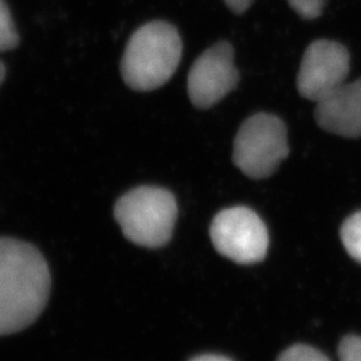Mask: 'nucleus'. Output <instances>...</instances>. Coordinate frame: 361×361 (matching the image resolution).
<instances>
[{"label": "nucleus", "instance_id": "1a4fd4ad", "mask_svg": "<svg viewBox=\"0 0 361 361\" xmlns=\"http://www.w3.org/2000/svg\"><path fill=\"white\" fill-rule=\"evenodd\" d=\"M340 237L349 256L361 264V210L344 221Z\"/></svg>", "mask_w": 361, "mask_h": 361}, {"label": "nucleus", "instance_id": "6e6552de", "mask_svg": "<svg viewBox=\"0 0 361 361\" xmlns=\"http://www.w3.org/2000/svg\"><path fill=\"white\" fill-rule=\"evenodd\" d=\"M319 126L344 138L361 137V79L344 83L316 102Z\"/></svg>", "mask_w": 361, "mask_h": 361}, {"label": "nucleus", "instance_id": "f257e3e1", "mask_svg": "<svg viewBox=\"0 0 361 361\" xmlns=\"http://www.w3.org/2000/svg\"><path fill=\"white\" fill-rule=\"evenodd\" d=\"M50 290L51 273L38 247L0 237V336L18 334L35 323Z\"/></svg>", "mask_w": 361, "mask_h": 361}, {"label": "nucleus", "instance_id": "9b49d317", "mask_svg": "<svg viewBox=\"0 0 361 361\" xmlns=\"http://www.w3.org/2000/svg\"><path fill=\"white\" fill-rule=\"evenodd\" d=\"M277 361H329L319 349L310 345H293L284 350Z\"/></svg>", "mask_w": 361, "mask_h": 361}, {"label": "nucleus", "instance_id": "ddd939ff", "mask_svg": "<svg viewBox=\"0 0 361 361\" xmlns=\"http://www.w3.org/2000/svg\"><path fill=\"white\" fill-rule=\"evenodd\" d=\"M340 361H361L360 336H345L338 345Z\"/></svg>", "mask_w": 361, "mask_h": 361}, {"label": "nucleus", "instance_id": "7ed1b4c3", "mask_svg": "<svg viewBox=\"0 0 361 361\" xmlns=\"http://www.w3.org/2000/svg\"><path fill=\"white\" fill-rule=\"evenodd\" d=\"M178 207L169 190L141 186L116 201L114 217L125 237L135 245H166L174 231Z\"/></svg>", "mask_w": 361, "mask_h": 361}, {"label": "nucleus", "instance_id": "dca6fc26", "mask_svg": "<svg viewBox=\"0 0 361 361\" xmlns=\"http://www.w3.org/2000/svg\"><path fill=\"white\" fill-rule=\"evenodd\" d=\"M4 78H6V66L0 61V85L3 83Z\"/></svg>", "mask_w": 361, "mask_h": 361}, {"label": "nucleus", "instance_id": "20e7f679", "mask_svg": "<svg viewBox=\"0 0 361 361\" xmlns=\"http://www.w3.org/2000/svg\"><path fill=\"white\" fill-rule=\"evenodd\" d=\"M288 154L286 128L273 114L258 113L247 118L234 140L233 162L255 180L271 177Z\"/></svg>", "mask_w": 361, "mask_h": 361}, {"label": "nucleus", "instance_id": "2eb2a0df", "mask_svg": "<svg viewBox=\"0 0 361 361\" xmlns=\"http://www.w3.org/2000/svg\"><path fill=\"white\" fill-rule=\"evenodd\" d=\"M189 361H233L225 356H221V355H201V356H197L192 360Z\"/></svg>", "mask_w": 361, "mask_h": 361}, {"label": "nucleus", "instance_id": "f8f14e48", "mask_svg": "<svg viewBox=\"0 0 361 361\" xmlns=\"http://www.w3.org/2000/svg\"><path fill=\"white\" fill-rule=\"evenodd\" d=\"M288 3L305 20L317 19L325 6V0H288Z\"/></svg>", "mask_w": 361, "mask_h": 361}, {"label": "nucleus", "instance_id": "39448f33", "mask_svg": "<svg viewBox=\"0 0 361 361\" xmlns=\"http://www.w3.org/2000/svg\"><path fill=\"white\" fill-rule=\"evenodd\" d=\"M210 237L219 255L243 265L262 261L269 247V233L264 221L244 207L219 212L212 222Z\"/></svg>", "mask_w": 361, "mask_h": 361}, {"label": "nucleus", "instance_id": "423d86ee", "mask_svg": "<svg viewBox=\"0 0 361 361\" xmlns=\"http://www.w3.org/2000/svg\"><path fill=\"white\" fill-rule=\"evenodd\" d=\"M350 56L341 43L320 39L310 44L304 54L297 77L301 97L319 102L345 83Z\"/></svg>", "mask_w": 361, "mask_h": 361}, {"label": "nucleus", "instance_id": "f03ea898", "mask_svg": "<svg viewBox=\"0 0 361 361\" xmlns=\"http://www.w3.org/2000/svg\"><path fill=\"white\" fill-rule=\"evenodd\" d=\"M182 40L177 28L155 20L140 27L122 56L121 73L133 90L152 91L164 86L180 65Z\"/></svg>", "mask_w": 361, "mask_h": 361}, {"label": "nucleus", "instance_id": "4468645a", "mask_svg": "<svg viewBox=\"0 0 361 361\" xmlns=\"http://www.w3.org/2000/svg\"><path fill=\"white\" fill-rule=\"evenodd\" d=\"M233 13H244L252 6L253 0H224Z\"/></svg>", "mask_w": 361, "mask_h": 361}, {"label": "nucleus", "instance_id": "0eeeda50", "mask_svg": "<svg viewBox=\"0 0 361 361\" xmlns=\"http://www.w3.org/2000/svg\"><path fill=\"white\" fill-rule=\"evenodd\" d=\"M234 51L228 42H219L201 54L188 78L190 101L198 109H209L226 97L238 83Z\"/></svg>", "mask_w": 361, "mask_h": 361}, {"label": "nucleus", "instance_id": "9d476101", "mask_svg": "<svg viewBox=\"0 0 361 361\" xmlns=\"http://www.w3.org/2000/svg\"><path fill=\"white\" fill-rule=\"evenodd\" d=\"M19 44V34L11 11L4 0H0V52L11 51Z\"/></svg>", "mask_w": 361, "mask_h": 361}]
</instances>
